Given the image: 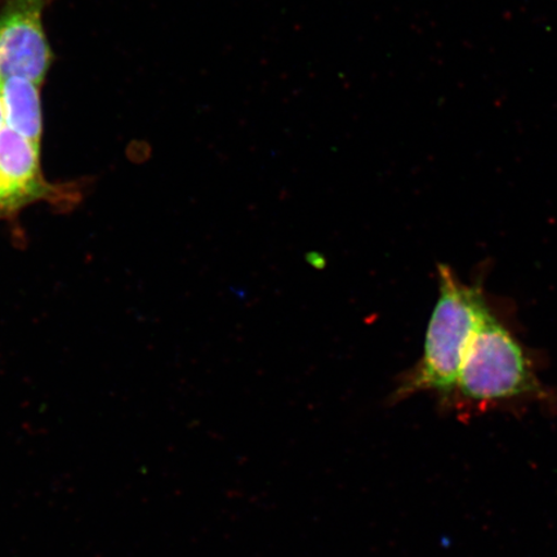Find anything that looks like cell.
I'll list each match as a JSON object with an SVG mask.
<instances>
[{
    "instance_id": "6da1fadb",
    "label": "cell",
    "mask_w": 557,
    "mask_h": 557,
    "mask_svg": "<svg viewBox=\"0 0 557 557\" xmlns=\"http://www.w3.org/2000/svg\"><path fill=\"white\" fill-rule=\"evenodd\" d=\"M438 298L431 313L422 358L396 383L388 404L420 393H435L450 406L459 369L472 334L487 312L482 289L466 285L447 264H438Z\"/></svg>"
},
{
    "instance_id": "7a4b0ae2",
    "label": "cell",
    "mask_w": 557,
    "mask_h": 557,
    "mask_svg": "<svg viewBox=\"0 0 557 557\" xmlns=\"http://www.w3.org/2000/svg\"><path fill=\"white\" fill-rule=\"evenodd\" d=\"M525 398L548 401L549 393L517 338L490 311L472 334L450 406L469 414Z\"/></svg>"
},
{
    "instance_id": "3957f363",
    "label": "cell",
    "mask_w": 557,
    "mask_h": 557,
    "mask_svg": "<svg viewBox=\"0 0 557 557\" xmlns=\"http://www.w3.org/2000/svg\"><path fill=\"white\" fill-rule=\"evenodd\" d=\"M48 0H4L0 11V82L11 76L41 86L52 62L44 27Z\"/></svg>"
},
{
    "instance_id": "277c9868",
    "label": "cell",
    "mask_w": 557,
    "mask_h": 557,
    "mask_svg": "<svg viewBox=\"0 0 557 557\" xmlns=\"http://www.w3.org/2000/svg\"><path fill=\"white\" fill-rule=\"evenodd\" d=\"M40 169V145L10 128L0 132V214L51 195Z\"/></svg>"
},
{
    "instance_id": "5b68a950",
    "label": "cell",
    "mask_w": 557,
    "mask_h": 557,
    "mask_svg": "<svg viewBox=\"0 0 557 557\" xmlns=\"http://www.w3.org/2000/svg\"><path fill=\"white\" fill-rule=\"evenodd\" d=\"M4 125L7 128L40 145L44 132L40 86L21 76H11L2 83Z\"/></svg>"
},
{
    "instance_id": "8992f818",
    "label": "cell",
    "mask_w": 557,
    "mask_h": 557,
    "mask_svg": "<svg viewBox=\"0 0 557 557\" xmlns=\"http://www.w3.org/2000/svg\"><path fill=\"white\" fill-rule=\"evenodd\" d=\"M4 128V111L2 102V82H0V132Z\"/></svg>"
}]
</instances>
